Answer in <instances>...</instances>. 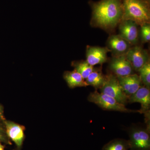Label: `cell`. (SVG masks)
Segmentation results:
<instances>
[{
    "mask_svg": "<svg viewBox=\"0 0 150 150\" xmlns=\"http://www.w3.org/2000/svg\"><path fill=\"white\" fill-rule=\"evenodd\" d=\"M93 8V21L98 27L113 28L122 21V0H102L95 4Z\"/></svg>",
    "mask_w": 150,
    "mask_h": 150,
    "instance_id": "obj_1",
    "label": "cell"
},
{
    "mask_svg": "<svg viewBox=\"0 0 150 150\" xmlns=\"http://www.w3.org/2000/svg\"><path fill=\"white\" fill-rule=\"evenodd\" d=\"M122 20H130L138 25L149 23L150 13L149 3L145 0H123Z\"/></svg>",
    "mask_w": 150,
    "mask_h": 150,
    "instance_id": "obj_2",
    "label": "cell"
},
{
    "mask_svg": "<svg viewBox=\"0 0 150 150\" xmlns=\"http://www.w3.org/2000/svg\"><path fill=\"white\" fill-rule=\"evenodd\" d=\"M89 102L96 104L98 107L106 110L126 112H139V110H131L126 107V105L120 103L112 97L109 96L97 90L91 93L88 97Z\"/></svg>",
    "mask_w": 150,
    "mask_h": 150,
    "instance_id": "obj_3",
    "label": "cell"
},
{
    "mask_svg": "<svg viewBox=\"0 0 150 150\" xmlns=\"http://www.w3.org/2000/svg\"><path fill=\"white\" fill-rule=\"evenodd\" d=\"M150 127L134 125L129 128L130 150H150Z\"/></svg>",
    "mask_w": 150,
    "mask_h": 150,
    "instance_id": "obj_4",
    "label": "cell"
},
{
    "mask_svg": "<svg viewBox=\"0 0 150 150\" xmlns=\"http://www.w3.org/2000/svg\"><path fill=\"white\" fill-rule=\"evenodd\" d=\"M100 93L112 97L121 104L126 105L128 103L129 97L123 91L117 77L113 74L106 76V81Z\"/></svg>",
    "mask_w": 150,
    "mask_h": 150,
    "instance_id": "obj_5",
    "label": "cell"
},
{
    "mask_svg": "<svg viewBox=\"0 0 150 150\" xmlns=\"http://www.w3.org/2000/svg\"><path fill=\"white\" fill-rule=\"evenodd\" d=\"M139 103L141 105L139 113L144 114L146 122L150 126V89L143 85L134 94L129 97L128 103Z\"/></svg>",
    "mask_w": 150,
    "mask_h": 150,
    "instance_id": "obj_6",
    "label": "cell"
},
{
    "mask_svg": "<svg viewBox=\"0 0 150 150\" xmlns=\"http://www.w3.org/2000/svg\"><path fill=\"white\" fill-rule=\"evenodd\" d=\"M109 69L116 77H122L134 74V69L126 55L115 56L110 61Z\"/></svg>",
    "mask_w": 150,
    "mask_h": 150,
    "instance_id": "obj_7",
    "label": "cell"
},
{
    "mask_svg": "<svg viewBox=\"0 0 150 150\" xmlns=\"http://www.w3.org/2000/svg\"><path fill=\"white\" fill-rule=\"evenodd\" d=\"M126 56L134 71L137 72H139L143 66L149 62L147 51L139 46L130 48L126 54Z\"/></svg>",
    "mask_w": 150,
    "mask_h": 150,
    "instance_id": "obj_8",
    "label": "cell"
},
{
    "mask_svg": "<svg viewBox=\"0 0 150 150\" xmlns=\"http://www.w3.org/2000/svg\"><path fill=\"white\" fill-rule=\"evenodd\" d=\"M4 123L8 137L14 142L17 150H21L25 139V126L6 119Z\"/></svg>",
    "mask_w": 150,
    "mask_h": 150,
    "instance_id": "obj_9",
    "label": "cell"
},
{
    "mask_svg": "<svg viewBox=\"0 0 150 150\" xmlns=\"http://www.w3.org/2000/svg\"><path fill=\"white\" fill-rule=\"evenodd\" d=\"M120 35L130 44H135L139 40L138 25L130 20H123L119 25Z\"/></svg>",
    "mask_w": 150,
    "mask_h": 150,
    "instance_id": "obj_10",
    "label": "cell"
},
{
    "mask_svg": "<svg viewBox=\"0 0 150 150\" xmlns=\"http://www.w3.org/2000/svg\"><path fill=\"white\" fill-rule=\"evenodd\" d=\"M117 77L123 91L129 97L143 85L139 76L137 74Z\"/></svg>",
    "mask_w": 150,
    "mask_h": 150,
    "instance_id": "obj_11",
    "label": "cell"
},
{
    "mask_svg": "<svg viewBox=\"0 0 150 150\" xmlns=\"http://www.w3.org/2000/svg\"><path fill=\"white\" fill-rule=\"evenodd\" d=\"M110 50L107 48L88 46L86 56V62L92 66L102 64L107 61V53Z\"/></svg>",
    "mask_w": 150,
    "mask_h": 150,
    "instance_id": "obj_12",
    "label": "cell"
},
{
    "mask_svg": "<svg viewBox=\"0 0 150 150\" xmlns=\"http://www.w3.org/2000/svg\"><path fill=\"white\" fill-rule=\"evenodd\" d=\"M108 49L115 56L126 55L131 48L130 44L120 35H112L108 40Z\"/></svg>",
    "mask_w": 150,
    "mask_h": 150,
    "instance_id": "obj_13",
    "label": "cell"
},
{
    "mask_svg": "<svg viewBox=\"0 0 150 150\" xmlns=\"http://www.w3.org/2000/svg\"><path fill=\"white\" fill-rule=\"evenodd\" d=\"M64 78L71 88L86 87L88 86L81 75L75 70L72 71H65L64 74Z\"/></svg>",
    "mask_w": 150,
    "mask_h": 150,
    "instance_id": "obj_14",
    "label": "cell"
},
{
    "mask_svg": "<svg viewBox=\"0 0 150 150\" xmlns=\"http://www.w3.org/2000/svg\"><path fill=\"white\" fill-rule=\"evenodd\" d=\"M106 76H104L99 70L96 69L91 73L85 79L88 86H91L96 89H100L106 81Z\"/></svg>",
    "mask_w": 150,
    "mask_h": 150,
    "instance_id": "obj_15",
    "label": "cell"
},
{
    "mask_svg": "<svg viewBox=\"0 0 150 150\" xmlns=\"http://www.w3.org/2000/svg\"><path fill=\"white\" fill-rule=\"evenodd\" d=\"M130 147L129 140L115 139L105 145L102 150H130Z\"/></svg>",
    "mask_w": 150,
    "mask_h": 150,
    "instance_id": "obj_16",
    "label": "cell"
},
{
    "mask_svg": "<svg viewBox=\"0 0 150 150\" xmlns=\"http://www.w3.org/2000/svg\"><path fill=\"white\" fill-rule=\"evenodd\" d=\"M72 66L74 68V70L79 73L85 80L88 77L91 73L96 69L86 61L74 62H73Z\"/></svg>",
    "mask_w": 150,
    "mask_h": 150,
    "instance_id": "obj_17",
    "label": "cell"
},
{
    "mask_svg": "<svg viewBox=\"0 0 150 150\" xmlns=\"http://www.w3.org/2000/svg\"><path fill=\"white\" fill-rule=\"evenodd\" d=\"M139 77L143 85L150 89V63L146 64L139 71Z\"/></svg>",
    "mask_w": 150,
    "mask_h": 150,
    "instance_id": "obj_18",
    "label": "cell"
},
{
    "mask_svg": "<svg viewBox=\"0 0 150 150\" xmlns=\"http://www.w3.org/2000/svg\"><path fill=\"white\" fill-rule=\"evenodd\" d=\"M141 37L142 41L145 43L150 40V25L149 23H146L141 26Z\"/></svg>",
    "mask_w": 150,
    "mask_h": 150,
    "instance_id": "obj_19",
    "label": "cell"
},
{
    "mask_svg": "<svg viewBox=\"0 0 150 150\" xmlns=\"http://www.w3.org/2000/svg\"><path fill=\"white\" fill-rule=\"evenodd\" d=\"M0 142L6 144L11 145L12 143L6 133L4 121L0 120Z\"/></svg>",
    "mask_w": 150,
    "mask_h": 150,
    "instance_id": "obj_20",
    "label": "cell"
},
{
    "mask_svg": "<svg viewBox=\"0 0 150 150\" xmlns=\"http://www.w3.org/2000/svg\"><path fill=\"white\" fill-rule=\"evenodd\" d=\"M6 119L4 113V106L0 103V120L4 121Z\"/></svg>",
    "mask_w": 150,
    "mask_h": 150,
    "instance_id": "obj_21",
    "label": "cell"
},
{
    "mask_svg": "<svg viewBox=\"0 0 150 150\" xmlns=\"http://www.w3.org/2000/svg\"><path fill=\"white\" fill-rule=\"evenodd\" d=\"M1 142H0V150H5V147L1 144Z\"/></svg>",
    "mask_w": 150,
    "mask_h": 150,
    "instance_id": "obj_22",
    "label": "cell"
}]
</instances>
